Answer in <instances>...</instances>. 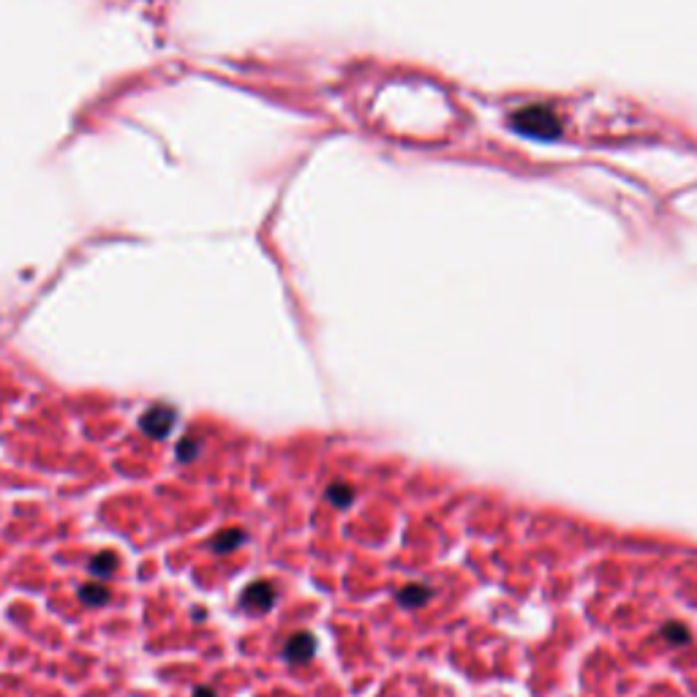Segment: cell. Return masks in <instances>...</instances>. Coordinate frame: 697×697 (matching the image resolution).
Masks as SVG:
<instances>
[{"label":"cell","instance_id":"obj_3","mask_svg":"<svg viewBox=\"0 0 697 697\" xmlns=\"http://www.w3.org/2000/svg\"><path fill=\"white\" fill-rule=\"evenodd\" d=\"M313 654H316V637L310 635V632H297V635H292L289 640H286V645H284V659L289 662V665H308L310 659H313Z\"/></svg>","mask_w":697,"mask_h":697},{"label":"cell","instance_id":"obj_9","mask_svg":"<svg viewBox=\"0 0 697 697\" xmlns=\"http://www.w3.org/2000/svg\"><path fill=\"white\" fill-rule=\"evenodd\" d=\"M196 453H199V442L196 439H180L177 442V461H194L196 458Z\"/></svg>","mask_w":697,"mask_h":697},{"label":"cell","instance_id":"obj_4","mask_svg":"<svg viewBox=\"0 0 697 697\" xmlns=\"http://www.w3.org/2000/svg\"><path fill=\"white\" fill-rule=\"evenodd\" d=\"M431 589L428 586H422V583H409V586H403L400 591H398V602L403 605V608H422L428 599H431Z\"/></svg>","mask_w":697,"mask_h":697},{"label":"cell","instance_id":"obj_1","mask_svg":"<svg viewBox=\"0 0 697 697\" xmlns=\"http://www.w3.org/2000/svg\"><path fill=\"white\" fill-rule=\"evenodd\" d=\"M174 422H177V409H172V406H150L139 417V428L150 439H166L172 433Z\"/></svg>","mask_w":697,"mask_h":697},{"label":"cell","instance_id":"obj_10","mask_svg":"<svg viewBox=\"0 0 697 697\" xmlns=\"http://www.w3.org/2000/svg\"><path fill=\"white\" fill-rule=\"evenodd\" d=\"M665 635H667L670 640H676V637H678V640H689V632H687V629H681V626H667V629H665Z\"/></svg>","mask_w":697,"mask_h":697},{"label":"cell","instance_id":"obj_11","mask_svg":"<svg viewBox=\"0 0 697 697\" xmlns=\"http://www.w3.org/2000/svg\"><path fill=\"white\" fill-rule=\"evenodd\" d=\"M196 697H216V692H213V689H199Z\"/></svg>","mask_w":697,"mask_h":697},{"label":"cell","instance_id":"obj_5","mask_svg":"<svg viewBox=\"0 0 697 697\" xmlns=\"http://www.w3.org/2000/svg\"><path fill=\"white\" fill-rule=\"evenodd\" d=\"M242 542H245V532H242V529H224V532H218V534L213 537L210 547H213V553L224 556V553L237 550Z\"/></svg>","mask_w":697,"mask_h":697},{"label":"cell","instance_id":"obj_8","mask_svg":"<svg viewBox=\"0 0 697 697\" xmlns=\"http://www.w3.org/2000/svg\"><path fill=\"white\" fill-rule=\"evenodd\" d=\"M327 499H330L338 510H346V507H352V501H354V490H352V485H346V482H332V485L327 488Z\"/></svg>","mask_w":697,"mask_h":697},{"label":"cell","instance_id":"obj_7","mask_svg":"<svg viewBox=\"0 0 697 697\" xmlns=\"http://www.w3.org/2000/svg\"><path fill=\"white\" fill-rule=\"evenodd\" d=\"M117 572V556L115 553H101V556H95L93 561H90V575L95 578V580H106V578H112Z\"/></svg>","mask_w":697,"mask_h":697},{"label":"cell","instance_id":"obj_2","mask_svg":"<svg viewBox=\"0 0 697 697\" xmlns=\"http://www.w3.org/2000/svg\"><path fill=\"white\" fill-rule=\"evenodd\" d=\"M275 597H278V591L270 580H253L251 586H245L240 602H242V608H248L253 613H267V610H273Z\"/></svg>","mask_w":697,"mask_h":697},{"label":"cell","instance_id":"obj_6","mask_svg":"<svg viewBox=\"0 0 697 697\" xmlns=\"http://www.w3.org/2000/svg\"><path fill=\"white\" fill-rule=\"evenodd\" d=\"M79 599L82 605L87 608H98V605H106L109 602V589L104 586V580H93V583H82L79 586Z\"/></svg>","mask_w":697,"mask_h":697}]
</instances>
